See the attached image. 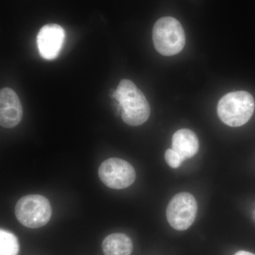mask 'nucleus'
Wrapping results in <instances>:
<instances>
[{
    "label": "nucleus",
    "mask_w": 255,
    "mask_h": 255,
    "mask_svg": "<svg viewBox=\"0 0 255 255\" xmlns=\"http://www.w3.org/2000/svg\"><path fill=\"white\" fill-rule=\"evenodd\" d=\"M114 97L122 108V119L128 125L137 127L147 122L150 107L145 95L129 80H122Z\"/></svg>",
    "instance_id": "1"
},
{
    "label": "nucleus",
    "mask_w": 255,
    "mask_h": 255,
    "mask_svg": "<svg viewBox=\"0 0 255 255\" xmlns=\"http://www.w3.org/2000/svg\"><path fill=\"white\" fill-rule=\"evenodd\" d=\"M255 102L249 92H230L218 104V115L226 125L239 127L249 122L255 112Z\"/></svg>",
    "instance_id": "2"
},
{
    "label": "nucleus",
    "mask_w": 255,
    "mask_h": 255,
    "mask_svg": "<svg viewBox=\"0 0 255 255\" xmlns=\"http://www.w3.org/2000/svg\"><path fill=\"white\" fill-rule=\"evenodd\" d=\"M152 40L155 49L164 56H172L182 51L186 36L178 20L165 16L157 20L152 29Z\"/></svg>",
    "instance_id": "3"
},
{
    "label": "nucleus",
    "mask_w": 255,
    "mask_h": 255,
    "mask_svg": "<svg viewBox=\"0 0 255 255\" xmlns=\"http://www.w3.org/2000/svg\"><path fill=\"white\" fill-rule=\"evenodd\" d=\"M15 215L23 226L38 228L43 227L50 221L52 208L45 196L30 194L23 196L16 203Z\"/></svg>",
    "instance_id": "4"
},
{
    "label": "nucleus",
    "mask_w": 255,
    "mask_h": 255,
    "mask_svg": "<svg viewBox=\"0 0 255 255\" xmlns=\"http://www.w3.org/2000/svg\"><path fill=\"white\" fill-rule=\"evenodd\" d=\"M197 214V202L194 196L187 192L176 194L167 208V219L174 229L182 231L191 227Z\"/></svg>",
    "instance_id": "5"
},
{
    "label": "nucleus",
    "mask_w": 255,
    "mask_h": 255,
    "mask_svg": "<svg viewBox=\"0 0 255 255\" xmlns=\"http://www.w3.org/2000/svg\"><path fill=\"white\" fill-rule=\"evenodd\" d=\"M99 177L107 187L123 189L130 187L135 179L133 167L120 158H110L102 162L99 168Z\"/></svg>",
    "instance_id": "6"
},
{
    "label": "nucleus",
    "mask_w": 255,
    "mask_h": 255,
    "mask_svg": "<svg viewBox=\"0 0 255 255\" xmlns=\"http://www.w3.org/2000/svg\"><path fill=\"white\" fill-rule=\"evenodd\" d=\"M65 38V30L60 25L50 23L43 26L37 36V46L42 58H56L63 48Z\"/></svg>",
    "instance_id": "7"
},
{
    "label": "nucleus",
    "mask_w": 255,
    "mask_h": 255,
    "mask_svg": "<svg viewBox=\"0 0 255 255\" xmlns=\"http://www.w3.org/2000/svg\"><path fill=\"white\" fill-rule=\"evenodd\" d=\"M23 110L16 92L10 88L0 91V123L2 127H16L22 119Z\"/></svg>",
    "instance_id": "8"
},
{
    "label": "nucleus",
    "mask_w": 255,
    "mask_h": 255,
    "mask_svg": "<svg viewBox=\"0 0 255 255\" xmlns=\"http://www.w3.org/2000/svg\"><path fill=\"white\" fill-rule=\"evenodd\" d=\"M172 149L184 159L197 153L199 142L195 132L189 129H180L172 136Z\"/></svg>",
    "instance_id": "9"
},
{
    "label": "nucleus",
    "mask_w": 255,
    "mask_h": 255,
    "mask_svg": "<svg viewBox=\"0 0 255 255\" xmlns=\"http://www.w3.org/2000/svg\"><path fill=\"white\" fill-rule=\"evenodd\" d=\"M132 248L131 240L124 233L111 234L102 243L105 255H130Z\"/></svg>",
    "instance_id": "10"
},
{
    "label": "nucleus",
    "mask_w": 255,
    "mask_h": 255,
    "mask_svg": "<svg viewBox=\"0 0 255 255\" xmlns=\"http://www.w3.org/2000/svg\"><path fill=\"white\" fill-rule=\"evenodd\" d=\"M18 252L17 238L9 231L0 230V255H17Z\"/></svg>",
    "instance_id": "11"
},
{
    "label": "nucleus",
    "mask_w": 255,
    "mask_h": 255,
    "mask_svg": "<svg viewBox=\"0 0 255 255\" xmlns=\"http://www.w3.org/2000/svg\"><path fill=\"white\" fill-rule=\"evenodd\" d=\"M164 158L166 162L168 164L169 167L176 169L180 167L181 164L185 159L183 158L182 156L179 155L173 149H167L164 154Z\"/></svg>",
    "instance_id": "12"
},
{
    "label": "nucleus",
    "mask_w": 255,
    "mask_h": 255,
    "mask_svg": "<svg viewBox=\"0 0 255 255\" xmlns=\"http://www.w3.org/2000/svg\"><path fill=\"white\" fill-rule=\"evenodd\" d=\"M235 255H255L253 253H250V252H247L244 251H238V253H236Z\"/></svg>",
    "instance_id": "13"
}]
</instances>
